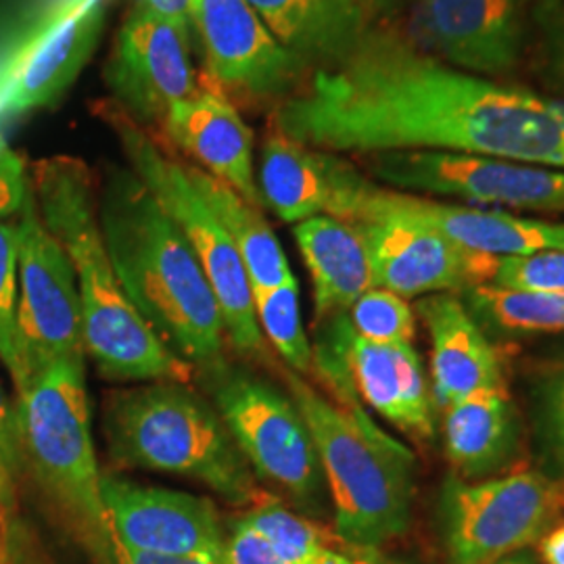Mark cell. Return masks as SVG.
<instances>
[{
    "mask_svg": "<svg viewBox=\"0 0 564 564\" xmlns=\"http://www.w3.org/2000/svg\"><path fill=\"white\" fill-rule=\"evenodd\" d=\"M328 153L449 151L564 170V101L470 74L398 32H364L272 116Z\"/></svg>",
    "mask_w": 564,
    "mask_h": 564,
    "instance_id": "1",
    "label": "cell"
},
{
    "mask_svg": "<svg viewBox=\"0 0 564 564\" xmlns=\"http://www.w3.org/2000/svg\"><path fill=\"white\" fill-rule=\"evenodd\" d=\"M102 239L144 323L195 375L226 360L216 293L181 228L132 170L113 172L99 197Z\"/></svg>",
    "mask_w": 564,
    "mask_h": 564,
    "instance_id": "2",
    "label": "cell"
},
{
    "mask_svg": "<svg viewBox=\"0 0 564 564\" xmlns=\"http://www.w3.org/2000/svg\"><path fill=\"white\" fill-rule=\"evenodd\" d=\"M32 191L41 220L76 270L86 356L116 383H193L191 364L172 354L128 300L107 253L93 170L55 155L34 165Z\"/></svg>",
    "mask_w": 564,
    "mask_h": 564,
    "instance_id": "3",
    "label": "cell"
},
{
    "mask_svg": "<svg viewBox=\"0 0 564 564\" xmlns=\"http://www.w3.org/2000/svg\"><path fill=\"white\" fill-rule=\"evenodd\" d=\"M102 437L116 468L165 473L209 487L235 506L262 498L214 403L191 383L149 381L113 389L102 400Z\"/></svg>",
    "mask_w": 564,
    "mask_h": 564,
    "instance_id": "4",
    "label": "cell"
},
{
    "mask_svg": "<svg viewBox=\"0 0 564 564\" xmlns=\"http://www.w3.org/2000/svg\"><path fill=\"white\" fill-rule=\"evenodd\" d=\"M282 377L316 445L337 535L364 550L400 538L412 508V452L372 423L364 408H345L289 368Z\"/></svg>",
    "mask_w": 564,
    "mask_h": 564,
    "instance_id": "5",
    "label": "cell"
},
{
    "mask_svg": "<svg viewBox=\"0 0 564 564\" xmlns=\"http://www.w3.org/2000/svg\"><path fill=\"white\" fill-rule=\"evenodd\" d=\"M15 414L23 479L41 491L97 561L116 564L102 506V473L90 431L86 356L65 358L46 368L18 393Z\"/></svg>",
    "mask_w": 564,
    "mask_h": 564,
    "instance_id": "6",
    "label": "cell"
},
{
    "mask_svg": "<svg viewBox=\"0 0 564 564\" xmlns=\"http://www.w3.org/2000/svg\"><path fill=\"white\" fill-rule=\"evenodd\" d=\"M99 116L116 132L130 170L151 191L195 251L220 305L228 345L251 362L270 364L268 345L256 318L247 268L223 224L193 186L186 165L160 149L118 102H107Z\"/></svg>",
    "mask_w": 564,
    "mask_h": 564,
    "instance_id": "7",
    "label": "cell"
},
{
    "mask_svg": "<svg viewBox=\"0 0 564 564\" xmlns=\"http://www.w3.org/2000/svg\"><path fill=\"white\" fill-rule=\"evenodd\" d=\"M232 440L260 481L303 510L323 498V466L300 408L281 389L228 360L197 372Z\"/></svg>",
    "mask_w": 564,
    "mask_h": 564,
    "instance_id": "8",
    "label": "cell"
},
{
    "mask_svg": "<svg viewBox=\"0 0 564 564\" xmlns=\"http://www.w3.org/2000/svg\"><path fill=\"white\" fill-rule=\"evenodd\" d=\"M18 230V372L11 381L21 393L53 364L86 356V347L76 270L42 224L32 182L21 207Z\"/></svg>",
    "mask_w": 564,
    "mask_h": 564,
    "instance_id": "9",
    "label": "cell"
},
{
    "mask_svg": "<svg viewBox=\"0 0 564 564\" xmlns=\"http://www.w3.org/2000/svg\"><path fill=\"white\" fill-rule=\"evenodd\" d=\"M563 502L561 487L535 470L479 484L452 477L442 496L449 564H491L540 542Z\"/></svg>",
    "mask_w": 564,
    "mask_h": 564,
    "instance_id": "10",
    "label": "cell"
},
{
    "mask_svg": "<svg viewBox=\"0 0 564 564\" xmlns=\"http://www.w3.org/2000/svg\"><path fill=\"white\" fill-rule=\"evenodd\" d=\"M366 165L377 181L402 193L564 214V170L424 149L372 153Z\"/></svg>",
    "mask_w": 564,
    "mask_h": 564,
    "instance_id": "11",
    "label": "cell"
},
{
    "mask_svg": "<svg viewBox=\"0 0 564 564\" xmlns=\"http://www.w3.org/2000/svg\"><path fill=\"white\" fill-rule=\"evenodd\" d=\"M101 496L111 545L163 558L228 564V535L212 500L186 491L147 487L109 473H102Z\"/></svg>",
    "mask_w": 564,
    "mask_h": 564,
    "instance_id": "12",
    "label": "cell"
},
{
    "mask_svg": "<svg viewBox=\"0 0 564 564\" xmlns=\"http://www.w3.org/2000/svg\"><path fill=\"white\" fill-rule=\"evenodd\" d=\"M188 28L134 4L116 34L105 82L116 102L141 126L163 121L174 102L199 88Z\"/></svg>",
    "mask_w": 564,
    "mask_h": 564,
    "instance_id": "13",
    "label": "cell"
},
{
    "mask_svg": "<svg viewBox=\"0 0 564 564\" xmlns=\"http://www.w3.org/2000/svg\"><path fill=\"white\" fill-rule=\"evenodd\" d=\"M362 235L375 286L403 300L491 284L500 258L466 251L440 232L398 216L375 214L354 224Z\"/></svg>",
    "mask_w": 564,
    "mask_h": 564,
    "instance_id": "14",
    "label": "cell"
},
{
    "mask_svg": "<svg viewBox=\"0 0 564 564\" xmlns=\"http://www.w3.org/2000/svg\"><path fill=\"white\" fill-rule=\"evenodd\" d=\"M375 214L421 224L466 251L496 258L564 249V223L523 218L505 209L435 202L421 195L384 188L368 178L358 195L349 224L360 223Z\"/></svg>",
    "mask_w": 564,
    "mask_h": 564,
    "instance_id": "15",
    "label": "cell"
},
{
    "mask_svg": "<svg viewBox=\"0 0 564 564\" xmlns=\"http://www.w3.org/2000/svg\"><path fill=\"white\" fill-rule=\"evenodd\" d=\"M538 0H421L419 28L435 57L479 76L523 59Z\"/></svg>",
    "mask_w": 564,
    "mask_h": 564,
    "instance_id": "16",
    "label": "cell"
},
{
    "mask_svg": "<svg viewBox=\"0 0 564 564\" xmlns=\"http://www.w3.org/2000/svg\"><path fill=\"white\" fill-rule=\"evenodd\" d=\"M256 178L263 205L282 223L300 224L314 216L347 223L368 176L341 155L293 141L272 128Z\"/></svg>",
    "mask_w": 564,
    "mask_h": 564,
    "instance_id": "17",
    "label": "cell"
},
{
    "mask_svg": "<svg viewBox=\"0 0 564 564\" xmlns=\"http://www.w3.org/2000/svg\"><path fill=\"white\" fill-rule=\"evenodd\" d=\"M191 25L197 28L212 78L247 95H281L305 61L272 36L247 0H197Z\"/></svg>",
    "mask_w": 564,
    "mask_h": 564,
    "instance_id": "18",
    "label": "cell"
},
{
    "mask_svg": "<svg viewBox=\"0 0 564 564\" xmlns=\"http://www.w3.org/2000/svg\"><path fill=\"white\" fill-rule=\"evenodd\" d=\"M102 0H74L21 53L0 95V109L46 107L80 76L101 39Z\"/></svg>",
    "mask_w": 564,
    "mask_h": 564,
    "instance_id": "19",
    "label": "cell"
},
{
    "mask_svg": "<svg viewBox=\"0 0 564 564\" xmlns=\"http://www.w3.org/2000/svg\"><path fill=\"white\" fill-rule=\"evenodd\" d=\"M167 139L197 167L232 186L242 199L262 207L256 178L253 132L220 88H197L174 102L163 118Z\"/></svg>",
    "mask_w": 564,
    "mask_h": 564,
    "instance_id": "20",
    "label": "cell"
},
{
    "mask_svg": "<svg viewBox=\"0 0 564 564\" xmlns=\"http://www.w3.org/2000/svg\"><path fill=\"white\" fill-rule=\"evenodd\" d=\"M345 366L360 402L403 433L426 442L435 435L433 400L423 362L412 343L383 345L345 335Z\"/></svg>",
    "mask_w": 564,
    "mask_h": 564,
    "instance_id": "21",
    "label": "cell"
},
{
    "mask_svg": "<svg viewBox=\"0 0 564 564\" xmlns=\"http://www.w3.org/2000/svg\"><path fill=\"white\" fill-rule=\"evenodd\" d=\"M431 335V368L442 402H458L470 393L505 387L502 364L479 324L454 295H429L416 305Z\"/></svg>",
    "mask_w": 564,
    "mask_h": 564,
    "instance_id": "22",
    "label": "cell"
},
{
    "mask_svg": "<svg viewBox=\"0 0 564 564\" xmlns=\"http://www.w3.org/2000/svg\"><path fill=\"white\" fill-rule=\"evenodd\" d=\"M293 235L312 276L316 324L347 314L375 286L368 249L354 224L314 216L295 224Z\"/></svg>",
    "mask_w": 564,
    "mask_h": 564,
    "instance_id": "23",
    "label": "cell"
},
{
    "mask_svg": "<svg viewBox=\"0 0 564 564\" xmlns=\"http://www.w3.org/2000/svg\"><path fill=\"white\" fill-rule=\"evenodd\" d=\"M272 36L300 59H339L362 39L360 0H247Z\"/></svg>",
    "mask_w": 564,
    "mask_h": 564,
    "instance_id": "24",
    "label": "cell"
},
{
    "mask_svg": "<svg viewBox=\"0 0 564 564\" xmlns=\"http://www.w3.org/2000/svg\"><path fill=\"white\" fill-rule=\"evenodd\" d=\"M444 437L449 463L466 479L500 468L517 442V419L506 387L481 389L447 403Z\"/></svg>",
    "mask_w": 564,
    "mask_h": 564,
    "instance_id": "25",
    "label": "cell"
},
{
    "mask_svg": "<svg viewBox=\"0 0 564 564\" xmlns=\"http://www.w3.org/2000/svg\"><path fill=\"white\" fill-rule=\"evenodd\" d=\"M193 186L199 191L205 203L212 207L216 218L237 247L253 295L274 289L293 279V270L282 251V245L272 226L265 220L262 207L242 199L241 195L226 182L212 176L193 163H184Z\"/></svg>",
    "mask_w": 564,
    "mask_h": 564,
    "instance_id": "26",
    "label": "cell"
},
{
    "mask_svg": "<svg viewBox=\"0 0 564 564\" xmlns=\"http://www.w3.org/2000/svg\"><path fill=\"white\" fill-rule=\"evenodd\" d=\"M468 297L484 318L510 333L564 330V293H527L479 284L468 289Z\"/></svg>",
    "mask_w": 564,
    "mask_h": 564,
    "instance_id": "27",
    "label": "cell"
},
{
    "mask_svg": "<svg viewBox=\"0 0 564 564\" xmlns=\"http://www.w3.org/2000/svg\"><path fill=\"white\" fill-rule=\"evenodd\" d=\"M239 521L262 535L291 563L328 564L337 554L316 524L295 514L270 494H262V498Z\"/></svg>",
    "mask_w": 564,
    "mask_h": 564,
    "instance_id": "28",
    "label": "cell"
},
{
    "mask_svg": "<svg viewBox=\"0 0 564 564\" xmlns=\"http://www.w3.org/2000/svg\"><path fill=\"white\" fill-rule=\"evenodd\" d=\"M253 307L263 339L272 343L286 368L302 377L312 372V345L303 328L297 279L293 276L274 289L256 293Z\"/></svg>",
    "mask_w": 564,
    "mask_h": 564,
    "instance_id": "29",
    "label": "cell"
},
{
    "mask_svg": "<svg viewBox=\"0 0 564 564\" xmlns=\"http://www.w3.org/2000/svg\"><path fill=\"white\" fill-rule=\"evenodd\" d=\"M358 337L366 341L400 345L412 343L416 321L410 303L381 286H372L347 312Z\"/></svg>",
    "mask_w": 564,
    "mask_h": 564,
    "instance_id": "30",
    "label": "cell"
},
{
    "mask_svg": "<svg viewBox=\"0 0 564 564\" xmlns=\"http://www.w3.org/2000/svg\"><path fill=\"white\" fill-rule=\"evenodd\" d=\"M20 230L0 223V362L11 379L18 372V300H20Z\"/></svg>",
    "mask_w": 564,
    "mask_h": 564,
    "instance_id": "31",
    "label": "cell"
},
{
    "mask_svg": "<svg viewBox=\"0 0 564 564\" xmlns=\"http://www.w3.org/2000/svg\"><path fill=\"white\" fill-rule=\"evenodd\" d=\"M491 284L527 293H564V249L500 258Z\"/></svg>",
    "mask_w": 564,
    "mask_h": 564,
    "instance_id": "32",
    "label": "cell"
},
{
    "mask_svg": "<svg viewBox=\"0 0 564 564\" xmlns=\"http://www.w3.org/2000/svg\"><path fill=\"white\" fill-rule=\"evenodd\" d=\"M531 36L540 78L564 97V0H538Z\"/></svg>",
    "mask_w": 564,
    "mask_h": 564,
    "instance_id": "33",
    "label": "cell"
},
{
    "mask_svg": "<svg viewBox=\"0 0 564 564\" xmlns=\"http://www.w3.org/2000/svg\"><path fill=\"white\" fill-rule=\"evenodd\" d=\"M23 481V456L15 403H9L0 387V523L20 512V487Z\"/></svg>",
    "mask_w": 564,
    "mask_h": 564,
    "instance_id": "34",
    "label": "cell"
},
{
    "mask_svg": "<svg viewBox=\"0 0 564 564\" xmlns=\"http://www.w3.org/2000/svg\"><path fill=\"white\" fill-rule=\"evenodd\" d=\"M30 182L23 158L0 139V223L20 214Z\"/></svg>",
    "mask_w": 564,
    "mask_h": 564,
    "instance_id": "35",
    "label": "cell"
},
{
    "mask_svg": "<svg viewBox=\"0 0 564 564\" xmlns=\"http://www.w3.org/2000/svg\"><path fill=\"white\" fill-rule=\"evenodd\" d=\"M228 564H295L281 556L272 545L258 535L253 529L237 521L226 542Z\"/></svg>",
    "mask_w": 564,
    "mask_h": 564,
    "instance_id": "36",
    "label": "cell"
},
{
    "mask_svg": "<svg viewBox=\"0 0 564 564\" xmlns=\"http://www.w3.org/2000/svg\"><path fill=\"white\" fill-rule=\"evenodd\" d=\"M2 545L4 564H48L36 533L18 514L2 521Z\"/></svg>",
    "mask_w": 564,
    "mask_h": 564,
    "instance_id": "37",
    "label": "cell"
},
{
    "mask_svg": "<svg viewBox=\"0 0 564 564\" xmlns=\"http://www.w3.org/2000/svg\"><path fill=\"white\" fill-rule=\"evenodd\" d=\"M134 4L165 20L182 21L191 25L197 0H137Z\"/></svg>",
    "mask_w": 564,
    "mask_h": 564,
    "instance_id": "38",
    "label": "cell"
},
{
    "mask_svg": "<svg viewBox=\"0 0 564 564\" xmlns=\"http://www.w3.org/2000/svg\"><path fill=\"white\" fill-rule=\"evenodd\" d=\"M111 552H113V563L116 564H214L195 561V558H163V556L134 552V550H128L118 544L111 545Z\"/></svg>",
    "mask_w": 564,
    "mask_h": 564,
    "instance_id": "39",
    "label": "cell"
},
{
    "mask_svg": "<svg viewBox=\"0 0 564 564\" xmlns=\"http://www.w3.org/2000/svg\"><path fill=\"white\" fill-rule=\"evenodd\" d=\"M540 554L545 564H564V523L545 531L540 540Z\"/></svg>",
    "mask_w": 564,
    "mask_h": 564,
    "instance_id": "40",
    "label": "cell"
},
{
    "mask_svg": "<svg viewBox=\"0 0 564 564\" xmlns=\"http://www.w3.org/2000/svg\"><path fill=\"white\" fill-rule=\"evenodd\" d=\"M552 426H554L556 444H558V449L564 458V377L556 387L554 402H552Z\"/></svg>",
    "mask_w": 564,
    "mask_h": 564,
    "instance_id": "41",
    "label": "cell"
},
{
    "mask_svg": "<svg viewBox=\"0 0 564 564\" xmlns=\"http://www.w3.org/2000/svg\"><path fill=\"white\" fill-rule=\"evenodd\" d=\"M328 564H383V563H375V561H366V558H349V556H345V554H335L333 558H330V563Z\"/></svg>",
    "mask_w": 564,
    "mask_h": 564,
    "instance_id": "42",
    "label": "cell"
},
{
    "mask_svg": "<svg viewBox=\"0 0 564 564\" xmlns=\"http://www.w3.org/2000/svg\"><path fill=\"white\" fill-rule=\"evenodd\" d=\"M491 564H533L527 556H505V558H500V561H496V563Z\"/></svg>",
    "mask_w": 564,
    "mask_h": 564,
    "instance_id": "43",
    "label": "cell"
},
{
    "mask_svg": "<svg viewBox=\"0 0 564 564\" xmlns=\"http://www.w3.org/2000/svg\"><path fill=\"white\" fill-rule=\"evenodd\" d=\"M0 564H4V545H2V523H0Z\"/></svg>",
    "mask_w": 564,
    "mask_h": 564,
    "instance_id": "44",
    "label": "cell"
},
{
    "mask_svg": "<svg viewBox=\"0 0 564 564\" xmlns=\"http://www.w3.org/2000/svg\"><path fill=\"white\" fill-rule=\"evenodd\" d=\"M360 2L366 7V4H372V2H381V0H360Z\"/></svg>",
    "mask_w": 564,
    "mask_h": 564,
    "instance_id": "45",
    "label": "cell"
}]
</instances>
